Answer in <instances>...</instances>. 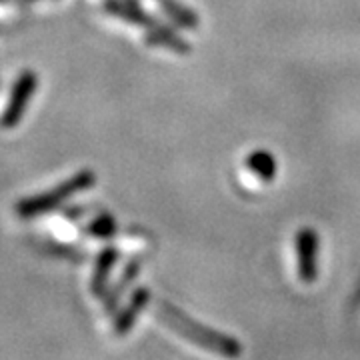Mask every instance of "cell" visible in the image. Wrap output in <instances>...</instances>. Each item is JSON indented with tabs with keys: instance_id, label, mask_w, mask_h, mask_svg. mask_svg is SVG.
Here are the masks:
<instances>
[{
	"instance_id": "obj_8",
	"label": "cell",
	"mask_w": 360,
	"mask_h": 360,
	"mask_svg": "<svg viewBox=\"0 0 360 360\" xmlns=\"http://www.w3.org/2000/svg\"><path fill=\"white\" fill-rule=\"evenodd\" d=\"M246 165L250 167L252 172H257L258 179L262 180H272L274 174H276V162H274L272 155L264 153V150L252 153V155L246 158Z\"/></svg>"
},
{
	"instance_id": "obj_2",
	"label": "cell",
	"mask_w": 360,
	"mask_h": 360,
	"mask_svg": "<svg viewBox=\"0 0 360 360\" xmlns=\"http://www.w3.org/2000/svg\"><path fill=\"white\" fill-rule=\"evenodd\" d=\"M92 184H94V174L90 170H82V172H78L75 176L65 180L63 184H58L56 188L49 191V193L20 200L16 205V212L22 219H32V217H39V214H46L54 208H58L63 202H66L68 198H72L75 194L90 188Z\"/></svg>"
},
{
	"instance_id": "obj_4",
	"label": "cell",
	"mask_w": 360,
	"mask_h": 360,
	"mask_svg": "<svg viewBox=\"0 0 360 360\" xmlns=\"http://www.w3.org/2000/svg\"><path fill=\"white\" fill-rule=\"evenodd\" d=\"M298 252V276L302 283L316 281V255H319V236L310 229H302L296 236Z\"/></svg>"
},
{
	"instance_id": "obj_3",
	"label": "cell",
	"mask_w": 360,
	"mask_h": 360,
	"mask_svg": "<svg viewBox=\"0 0 360 360\" xmlns=\"http://www.w3.org/2000/svg\"><path fill=\"white\" fill-rule=\"evenodd\" d=\"M37 86H39L37 75L30 72V70H26V72H22L20 77L16 78L13 92H11V98H8V104H6V108L2 112V118H0V127L2 129H14L20 122V118L25 116L26 106L30 103Z\"/></svg>"
},
{
	"instance_id": "obj_1",
	"label": "cell",
	"mask_w": 360,
	"mask_h": 360,
	"mask_svg": "<svg viewBox=\"0 0 360 360\" xmlns=\"http://www.w3.org/2000/svg\"><path fill=\"white\" fill-rule=\"evenodd\" d=\"M160 319L167 322L172 330H176L179 335H182V338L191 340L196 347L210 350L212 354H219V356H224V359H238L240 352H243V348H240V345L234 338L214 333V330L206 328L202 324H196L193 319L182 314L172 304H167V302L160 304Z\"/></svg>"
},
{
	"instance_id": "obj_5",
	"label": "cell",
	"mask_w": 360,
	"mask_h": 360,
	"mask_svg": "<svg viewBox=\"0 0 360 360\" xmlns=\"http://www.w3.org/2000/svg\"><path fill=\"white\" fill-rule=\"evenodd\" d=\"M148 298H150V295H148V290H146V288H139V290L132 295L130 302L127 304V309L120 310V314H118V319H116L115 322L116 335H124V333H129L130 326H132L134 321H136V316H139V314L142 312V309L148 304Z\"/></svg>"
},
{
	"instance_id": "obj_7",
	"label": "cell",
	"mask_w": 360,
	"mask_h": 360,
	"mask_svg": "<svg viewBox=\"0 0 360 360\" xmlns=\"http://www.w3.org/2000/svg\"><path fill=\"white\" fill-rule=\"evenodd\" d=\"M116 262V250L115 248H106L101 252L98 257V262H96V269H94V276H92V283H90V288L94 295H101L103 292V286L106 284V278H108V272L112 269V264Z\"/></svg>"
},
{
	"instance_id": "obj_9",
	"label": "cell",
	"mask_w": 360,
	"mask_h": 360,
	"mask_svg": "<svg viewBox=\"0 0 360 360\" xmlns=\"http://www.w3.org/2000/svg\"><path fill=\"white\" fill-rule=\"evenodd\" d=\"M116 231V222L110 214H101L90 222L89 232L92 236H98V238H108L112 236Z\"/></svg>"
},
{
	"instance_id": "obj_6",
	"label": "cell",
	"mask_w": 360,
	"mask_h": 360,
	"mask_svg": "<svg viewBox=\"0 0 360 360\" xmlns=\"http://www.w3.org/2000/svg\"><path fill=\"white\" fill-rule=\"evenodd\" d=\"M156 2L162 6L165 14L170 16L176 25L184 26V28H196L198 26V16L176 0H156Z\"/></svg>"
}]
</instances>
